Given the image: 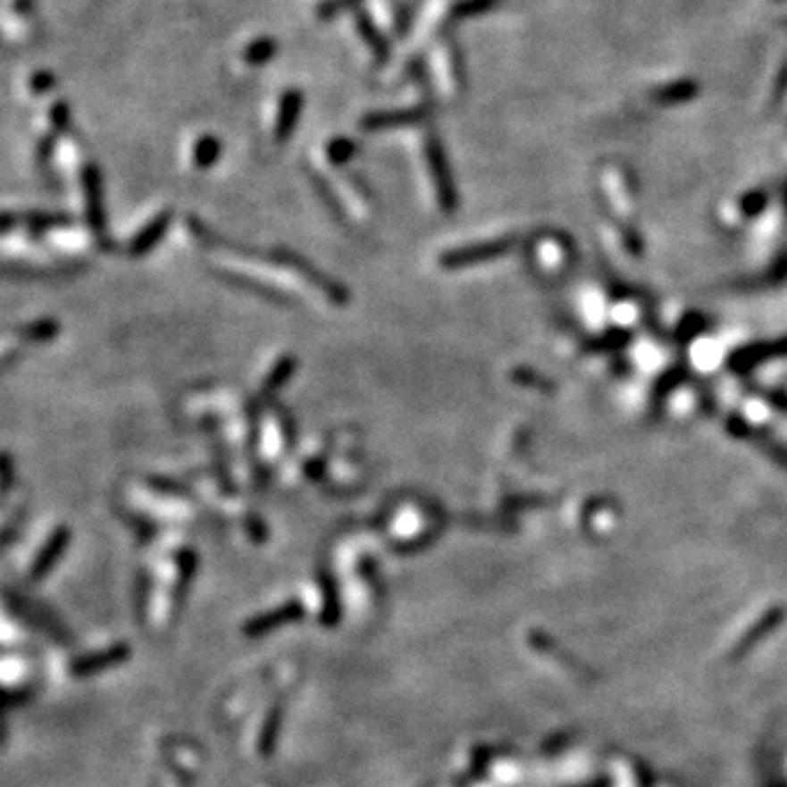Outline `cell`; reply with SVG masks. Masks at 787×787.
<instances>
[{"mask_svg":"<svg viewBox=\"0 0 787 787\" xmlns=\"http://www.w3.org/2000/svg\"><path fill=\"white\" fill-rule=\"evenodd\" d=\"M51 121L55 131L68 130V123H71V110H68V105L63 104V101H57V104L51 107Z\"/></svg>","mask_w":787,"mask_h":787,"instance_id":"cell-14","label":"cell"},{"mask_svg":"<svg viewBox=\"0 0 787 787\" xmlns=\"http://www.w3.org/2000/svg\"><path fill=\"white\" fill-rule=\"evenodd\" d=\"M359 3L361 0H322V3L317 4L315 12L322 21H329V18L337 16V13H341V12H346V9L356 7Z\"/></svg>","mask_w":787,"mask_h":787,"instance_id":"cell-12","label":"cell"},{"mask_svg":"<svg viewBox=\"0 0 787 787\" xmlns=\"http://www.w3.org/2000/svg\"><path fill=\"white\" fill-rule=\"evenodd\" d=\"M21 332L24 337H29V339H36V341L51 339V337L57 335V322H53V320L33 322V324L24 326Z\"/></svg>","mask_w":787,"mask_h":787,"instance_id":"cell-11","label":"cell"},{"mask_svg":"<svg viewBox=\"0 0 787 787\" xmlns=\"http://www.w3.org/2000/svg\"><path fill=\"white\" fill-rule=\"evenodd\" d=\"M355 24H356V31H359L361 40L368 44V48H370V51H373L374 60L381 62V63L388 62V57H389V42H388V38H385L383 33H381V29L376 27L373 18H370L365 12H356Z\"/></svg>","mask_w":787,"mask_h":787,"instance_id":"cell-5","label":"cell"},{"mask_svg":"<svg viewBox=\"0 0 787 787\" xmlns=\"http://www.w3.org/2000/svg\"><path fill=\"white\" fill-rule=\"evenodd\" d=\"M169 223H171V213H169V210H166V213H163V214H158V217H155V219H151V222L147 223V226L140 230V232L136 234L134 239H131L130 252L134 254V256H140V254L149 252V249L154 247L155 243H158L160 239L164 237V232H166V228H169Z\"/></svg>","mask_w":787,"mask_h":787,"instance_id":"cell-6","label":"cell"},{"mask_svg":"<svg viewBox=\"0 0 787 787\" xmlns=\"http://www.w3.org/2000/svg\"><path fill=\"white\" fill-rule=\"evenodd\" d=\"M427 119V110L423 105L415 107H405V110H383V112H373V114L364 116L361 127L368 131H379V130H396V127H407V125H418Z\"/></svg>","mask_w":787,"mask_h":787,"instance_id":"cell-2","label":"cell"},{"mask_svg":"<svg viewBox=\"0 0 787 787\" xmlns=\"http://www.w3.org/2000/svg\"><path fill=\"white\" fill-rule=\"evenodd\" d=\"M355 149H356L355 140H350V138H335V140H331L329 147H326V154H329V160H331L332 164H341V163H346V160H348L350 155L355 154Z\"/></svg>","mask_w":787,"mask_h":787,"instance_id":"cell-10","label":"cell"},{"mask_svg":"<svg viewBox=\"0 0 787 787\" xmlns=\"http://www.w3.org/2000/svg\"><path fill=\"white\" fill-rule=\"evenodd\" d=\"M276 51H278L276 40L263 36L252 40L246 48H243V60H246L249 66H263V63H267L273 55H276Z\"/></svg>","mask_w":787,"mask_h":787,"instance_id":"cell-7","label":"cell"},{"mask_svg":"<svg viewBox=\"0 0 787 787\" xmlns=\"http://www.w3.org/2000/svg\"><path fill=\"white\" fill-rule=\"evenodd\" d=\"M291 373H293V359L287 356V359L278 361V365L272 370L270 379H267V389L280 388V385L287 381V376H289Z\"/></svg>","mask_w":787,"mask_h":787,"instance_id":"cell-13","label":"cell"},{"mask_svg":"<svg viewBox=\"0 0 787 787\" xmlns=\"http://www.w3.org/2000/svg\"><path fill=\"white\" fill-rule=\"evenodd\" d=\"M219 154H222V145H219V140L214 138V136L206 134L195 143L193 163L197 169H210V166L217 163Z\"/></svg>","mask_w":787,"mask_h":787,"instance_id":"cell-8","label":"cell"},{"mask_svg":"<svg viewBox=\"0 0 787 787\" xmlns=\"http://www.w3.org/2000/svg\"><path fill=\"white\" fill-rule=\"evenodd\" d=\"M498 0H459L453 7V16L456 18H473L479 13H486L490 9H495Z\"/></svg>","mask_w":787,"mask_h":787,"instance_id":"cell-9","label":"cell"},{"mask_svg":"<svg viewBox=\"0 0 787 787\" xmlns=\"http://www.w3.org/2000/svg\"><path fill=\"white\" fill-rule=\"evenodd\" d=\"M302 104H305V96L300 90L291 88L285 95L280 96V105H278V116H276V127H273V136H276L278 143H285L291 136V131L296 130L297 119L302 114Z\"/></svg>","mask_w":787,"mask_h":787,"instance_id":"cell-4","label":"cell"},{"mask_svg":"<svg viewBox=\"0 0 787 787\" xmlns=\"http://www.w3.org/2000/svg\"><path fill=\"white\" fill-rule=\"evenodd\" d=\"M427 158H429V171H431V178L438 187L440 199H442L444 208H453L456 204V193H453L451 175H448V164L447 155H444L442 145L435 136H429L427 140Z\"/></svg>","mask_w":787,"mask_h":787,"instance_id":"cell-1","label":"cell"},{"mask_svg":"<svg viewBox=\"0 0 787 787\" xmlns=\"http://www.w3.org/2000/svg\"><path fill=\"white\" fill-rule=\"evenodd\" d=\"M693 92V83H687V81H678V83H674V86H667L665 88V90L661 92V99L663 101H667V99H684V96H689Z\"/></svg>","mask_w":787,"mask_h":787,"instance_id":"cell-15","label":"cell"},{"mask_svg":"<svg viewBox=\"0 0 787 787\" xmlns=\"http://www.w3.org/2000/svg\"><path fill=\"white\" fill-rule=\"evenodd\" d=\"M53 86H55V77H53L51 72H44V71H40V72H36V75H33V80H31V90H33V92H38V95H40V92L51 90Z\"/></svg>","mask_w":787,"mask_h":787,"instance_id":"cell-16","label":"cell"},{"mask_svg":"<svg viewBox=\"0 0 787 787\" xmlns=\"http://www.w3.org/2000/svg\"><path fill=\"white\" fill-rule=\"evenodd\" d=\"M83 195H86L88 219H90L95 232H104L105 213H104V193H101V173L95 164L83 166Z\"/></svg>","mask_w":787,"mask_h":787,"instance_id":"cell-3","label":"cell"}]
</instances>
